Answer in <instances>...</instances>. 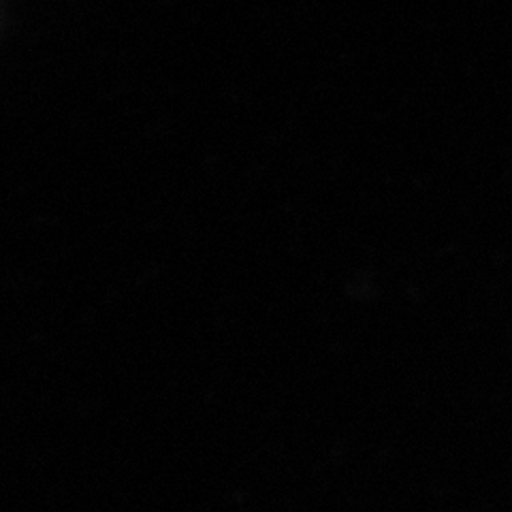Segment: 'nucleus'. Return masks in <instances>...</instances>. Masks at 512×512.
<instances>
[]
</instances>
